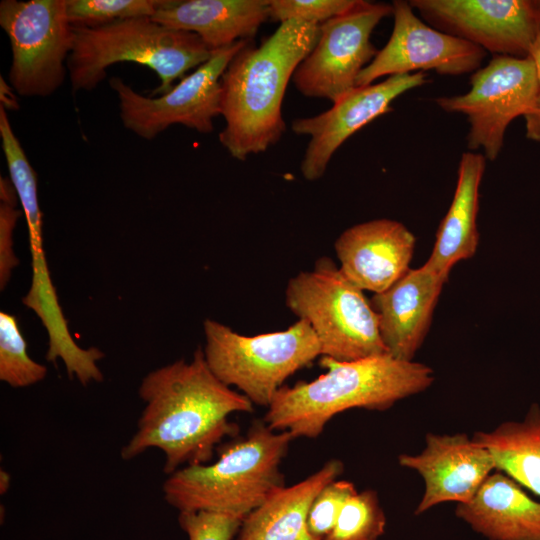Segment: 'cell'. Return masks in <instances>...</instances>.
Here are the masks:
<instances>
[{"label":"cell","mask_w":540,"mask_h":540,"mask_svg":"<svg viewBox=\"0 0 540 540\" xmlns=\"http://www.w3.org/2000/svg\"><path fill=\"white\" fill-rule=\"evenodd\" d=\"M161 0H65L73 26H99L118 20L152 17Z\"/></svg>","instance_id":"25"},{"label":"cell","mask_w":540,"mask_h":540,"mask_svg":"<svg viewBox=\"0 0 540 540\" xmlns=\"http://www.w3.org/2000/svg\"><path fill=\"white\" fill-rule=\"evenodd\" d=\"M538 91L531 56L494 55L485 67L472 73L469 91L439 97L435 102L447 112L466 115L470 125L468 149L481 148L486 160L494 161L503 147L508 125L533 111Z\"/></svg>","instance_id":"9"},{"label":"cell","mask_w":540,"mask_h":540,"mask_svg":"<svg viewBox=\"0 0 540 540\" xmlns=\"http://www.w3.org/2000/svg\"><path fill=\"white\" fill-rule=\"evenodd\" d=\"M356 493L352 482L338 479L318 493L307 518L308 532L313 540H324L330 534L345 502Z\"/></svg>","instance_id":"26"},{"label":"cell","mask_w":540,"mask_h":540,"mask_svg":"<svg viewBox=\"0 0 540 540\" xmlns=\"http://www.w3.org/2000/svg\"><path fill=\"white\" fill-rule=\"evenodd\" d=\"M46 374L47 368L29 356L16 317L0 312V380L22 388L40 382Z\"/></svg>","instance_id":"23"},{"label":"cell","mask_w":540,"mask_h":540,"mask_svg":"<svg viewBox=\"0 0 540 540\" xmlns=\"http://www.w3.org/2000/svg\"><path fill=\"white\" fill-rule=\"evenodd\" d=\"M17 193L10 178H0V287L3 290L19 264L13 251V231L23 215L17 208Z\"/></svg>","instance_id":"29"},{"label":"cell","mask_w":540,"mask_h":540,"mask_svg":"<svg viewBox=\"0 0 540 540\" xmlns=\"http://www.w3.org/2000/svg\"><path fill=\"white\" fill-rule=\"evenodd\" d=\"M14 89L3 78L0 77V106L6 111H16L20 109V105L17 99Z\"/></svg>","instance_id":"31"},{"label":"cell","mask_w":540,"mask_h":540,"mask_svg":"<svg viewBox=\"0 0 540 540\" xmlns=\"http://www.w3.org/2000/svg\"><path fill=\"white\" fill-rule=\"evenodd\" d=\"M416 237L401 222L374 219L344 230L334 249L342 273L357 287L381 293L409 269Z\"/></svg>","instance_id":"16"},{"label":"cell","mask_w":540,"mask_h":540,"mask_svg":"<svg viewBox=\"0 0 540 540\" xmlns=\"http://www.w3.org/2000/svg\"><path fill=\"white\" fill-rule=\"evenodd\" d=\"M537 73L539 91L533 111L524 117L526 137L529 140L540 142V34L530 51Z\"/></svg>","instance_id":"30"},{"label":"cell","mask_w":540,"mask_h":540,"mask_svg":"<svg viewBox=\"0 0 540 540\" xmlns=\"http://www.w3.org/2000/svg\"><path fill=\"white\" fill-rule=\"evenodd\" d=\"M455 514L488 540H540V502L498 469Z\"/></svg>","instance_id":"18"},{"label":"cell","mask_w":540,"mask_h":540,"mask_svg":"<svg viewBox=\"0 0 540 540\" xmlns=\"http://www.w3.org/2000/svg\"><path fill=\"white\" fill-rule=\"evenodd\" d=\"M3 475L1 474V484H0V487H1V494H3V492H6V490L8 489V486L9 484H7L6 482H9L10 479H9V475L6 473V472H3Z\"/></svg>","instance_id":"32"},{"label":"cell","mask_w":540,"mask_h":540,"mask_svg":"<svg viewBox=\"0 0 540 540\" xmlns=\"http://www.w3.org/2000/svg\"><path fill=\"white\" fill-rule=\"evenodd\" d=\"M343 470L342 461L331 459L304 480L277 489L243 519L236 540H313L307 528L311 504Z\"/></svg>","instance_id":"20"},{"label":"cell","mask_w":540,"mask_h":540,"mask_svg":"<svg viewBox=\"0 0 540 540\" xmlns=\"http://www.w3.org/2000/svg\"><path fill=\"white\" fill-rule=\"evenodd\" d=\"M0 25L11 46V87L24 97L53 94L64 82L73 45L65 0H2Z\"/></svg>","instance_id":"8"},{"label":"cell","mask_w":540,"mask_h":540,"mask_svg":"<svg viewBox=\"0 0 540 540\" xmlns=\"http://www.w3.org/2000/svg\"><path fill=\"white\" fill-rule=\"evenodd\" d=\"M357 0H269V18L321 25L349 11Z\"/></svg>","instance_id":"27"},{"label":"cell","mask_w":540,"mask_h":540,"mask_svg":"<svg viewBox=\"0 0 540 540\" xmlns=\"http://www.w3.org/2000/svg\"><path fill=\"white\" fill-rule=\"evenodd\" d=\"M449 274L424 264L409 269L381 293L373 294L379 334L387 353L413 361L430 330L434 311Z\"/></svg>","instance_id":"17"},{"label":"cell","mask_w":540,"mask_h":540,"mask_svg":"<svg viewBox=\"0 0 540 540\" xmlns=\"http://www.w3.org/2000/svg\"><path fill=\"white\" fill-rule=\"evenodd\" d=\"M472 439L493 456L496 469L540 497V406L533 404L522 420L505 421Z\"/></svg>","instance_id":"22"},{"label":"cell","mask_w":540,"mask_h":540,"mask_svg":"<svg viewBox=\"0 0 540 540\" xmlns=\"http://www.w3.org/2000/svg\"><path fill=\"white\" fill-rule=\"evenodd\" d=\"M138 392L145 406L121 457L131 460L157 448L167 475L180 466L210 463L221 441L238 433L229 416L254 411L245 395L212 373L200 347L190 362L180 359L148 373Z\"/></svg>","instance_id":"1"},{"label":"cell","mask_w":540,"mask_h":540,"mask_svg":"<svg viewBox=\"0 0 540 540\" xmlns=\"http://www.w3.org/2000/svg\"><path fill=\"white\" fill-rule=\"evenodd\" d=\"M245 517L214 511L179 512L178 522L188 540H233Z\"/></svg>","instance_id":"28"},{"label":"cell","mask_w":540,"mask_h":540,"mask_svg":"<svg viewBox=\"0 0 540 540\" xmlns=\"http://www.w3.org/2000/svg\"><path fill=\"white\" fill-rule=\"evenodd\" d=\"M214 51L195 33L168 28L151 17L129 18L99 26H73L67 70L73 92L91 91L105 79L109 66L135 62L160 79L152 97L169 92L176 79L207 62Z\"/></svg>","instance_id":"5"},{"label":"cell","mask_w":540,"mask_h":540,"mask_svg":"<svg viewBox=\"0 0 540 540\" xmlns=\"http://www.w3.org/2000/svg\"><path fill=\"white\" fill-rule=\"evenodd\" d=\"M326 369L316 379L283 386L265 414V423L293 438H317L337 414L353 408L383 411L428 389L434 371L426 364L389 354L353 361L321 356Z\"/></svg>","instance_id":"3"},{"label":"cell","mask_w":540,"mask_h":540,"mask_svg":"<svg viewBox=\"0 0 540 540\" xmlns=\"http://www.w3.org/2000/svg\"><path fill=\"white\" fill-rule=\"evenodd\" d=\"M153 21L197 34L212 50L251 40L269 18V0H161Z\"/></svg>","instance_id":"19"},{"label":"cell","mask_w":540,"mask_h":540,"mask_svg":"<svg viewBox=\"0 0 540 540\" xmlns=\"http://www.w3.org/2000/svg\"><path fill=\"white\" fill-rule=\"evenodd\" d=\"M386 528V516L376 491L368 489L350 497L336 524L324 540H379Z\"/></svg>","instance_id":"24"},{"label":"cell","mask_w":540,"mask_h":540,"mask_svg":"<svg viewBox=\"0 0 540 540\" xmlns=\"http://www.w3.org/2000/svg\"><path fill=\"white\" fill-rule=\"evenodd\" d=\"M206 363L225 385L253 405L269 407L284 382L321 356L309 323L298 319L282 331L246 336L212 319L203 324Z\"/></svg>","instance_id":"6"},{"label":"cell","mask_w":540,"mask_h":540,"mask_svg":"<svg viewBox=\"0 0 540 540\" xmlns=\"http://www.w3.org/2000/svg\"><path fill=\"white\" fill-rule=\"evenodd\" d=\"M319 34L318 24L285 21L260 46L250 41L232 58L220 80L226 124L218 137L233 158L244 161L280 140L287 85Z\"/></svg>","instance_id":"2"},{"label":"cell","mask_w":540,"mask_h":540,"mask_svg":"<svg viewBox=\"0 0 540 540\" xmlns=\"http://www.w3.org/2000/svg\"><path fill=\"white\" fill-rule=\"evenodd\" d=\"M485 168L483 154L467 151L461 155L451 204L438 226L434 246L425 262L435 271L450 274L454 265L472 258L477 251L479 190Z\"/></svg>","instance_id":"21"},{"label":"cell","mask_w":540,"mask_h":540,"mask_svg":"<svg viewBox=\"0 0 540 540\" xmlns=\"http://www.w3.org/2000/svg\"><path fill=\"white\" fill-rule=\"evenodd\" d=\"M250 41L240 40L215 50L207 62L160 96L146 97L122 78H110L123 126L146 140L174 124L200 133L212 132L213 119L221 114V77L232 58Z\"/></svg>","instance_id":"10"},{"label":"cell","mask_w":540,"mask_h":540,"mask_svg":"<svg viewBox=\"0 0 540 540\" xmlns=\"http://www.w3.org/2000/svg\"><path fill=\"white\" fill-rule=\"evenodd\" d=\"M285 304L309 323L321 356L353 361L388 354L370 300L329 257L319 258L311 270L290 278Z\"/></svg>","instance_id":"7"},{"label":"cell","mask_w":540,"mask_h":540,"mask_svg":"<svg viewBox=\"0 0 540 540\" xmlns=\"http://www.w3.org/2000/svg\"><path fill=\"white\" fill-rule=\"evenodd\" d=\"M429 82L424 72L397 74L379 83L355 87L318 115L292 121V131L310 136L301 162L308 181L323 176L337 149L355 132L392 110L391 103L410 89Z\"/></svg>","instance_id":"14"},{"label":"cell","mask_w":540,"mask_h":540,"mask_svg":"<svg viewBox=\"0 0 540 540\" xmlns=\"http://www.w3.org/2000/svg\"><path fill=\"white\" fill-rule=\"evenodd\" d=\"M400 466L416 471L424 481L415 515L446 502L466 503L496 470L491 453L465 433H428L418 454L398 456Z\"/></svg>","instance_id":"15"},{"label":"cell","mask_w":540,"mask_h":540,"mask_svg":"<svg viewBox=\"0 0 540 540\" xmlns=\"http://www.w3.org/2000/svg\"><path fill=\"white\" fill-rule=\"evenodd\" d=\"M392 14V4L357 0L349 11L321 24L314 48L293 74L298 91L335 103L353 90L378 52L370 40L373 30Z\"/></svg>","instance_id":"11"},{"label":"cell","mask_w":540,"mask_h":540,"mask_svg":"<svg viewBox=\"0 0 540 540\" xmlns=\"http://www.w3.org/2000/svg\"><path fill=\"white\" fill-rule=\"evenodd\" d=\"M293 436L264 420L247 433L218 446L213 463L185 466L163 483L166 502L179 512L214 511L246 517L285 486L281 463Z\"/></svg>","instance_id":"4"},{"label":"cell","mask_w":540,"mask_h":540,"mask_svg":"<svg viewBox=\"0 0 540 540\" xmlns=\"http://www.w3.org/2000/svg\"><path fill=\"white\" fill-rule=\"evenodd\" d=\"M394 26L386 45L360 72L356 87L380 77L433 70L440 75L474 73L487 52L464 39L427 25L414 13L409 1L392 3Z\"/></svg>","instance_id":"13"},{"label":"cell","mask_w":540,"mask_h":540,"mask_svg":"<svg viewBox=\"0 0 540 540\" xmlns=\"http://www.w3.org/2000/svg\"><path fill=\"white\" fill-rule=\"evenodd\" d=\"M430 26L494 55L530 56L540 34V0H411Z\"/></svg>","instance_id":"12"}]
</instances>
